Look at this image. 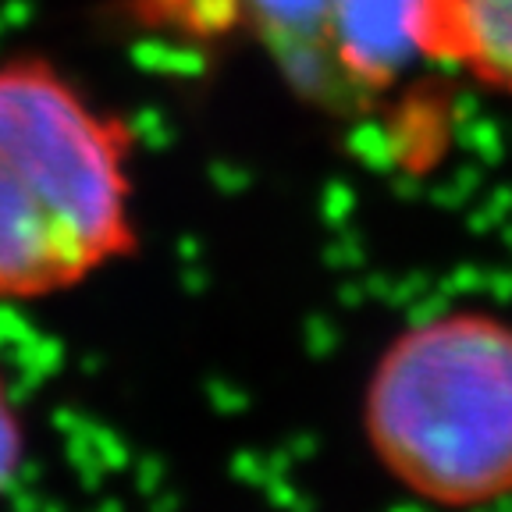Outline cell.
I'll return each mask as SVG.
<instances>
[{"mask_svg":"<svg viewBox=\"0 0 512 512\" xmlns=\"http://www.w3.org/2000/svg\"><path fill=\"white\" fill-rule=\"evenodd\" d=\"M424 57L512 107V0H424Z\"/></svg>","mask_w":512,"mask_h":512,"instance_id":"cell-4","label":"cell"},{"mask_svg":"<svg viewBox=\"0 0 512 512\" xmlns=\"http://www.w3.org/2000/svg\"><path fill=\"white\" fill-rule=\"evenodd\" d=\"M370 456L434 509L512 498V317L445 306L395 331L367 377Z\"/></svg>","mask_w":512,"mask_h":512,"instance_id":"cell-2","label":"cell"},{"mask_svg":"<svg viewBox=\"0 0 512 512\" xmlns=\"http://www.w3.org/2000/svg\"><path fill=\"white\" fill-rule=\"evenodd\" d=\"M214 29L253 43L278 82L335 125H395V157L431 104L416 93L445 79L424 57V0H214Z\"/></svg>","mask_w":512,"mask_h":512,"instance_id":"cell-3","label":"cell"},{"mask_svg":"<svg viewBox=\"0 0 512 512\" xmlns=\"http://www.w3.org/2000/svg\"><path fill=\"white\" fill-rule=\"evenodd\" d=\"M139 128L57 57H0V299L72 292L139 249Z\"/></svg>","mask_w":512,"mask_h":512,"instance_id":"cell-1","label":"cell"},{"mask_svg":"<svg viewBox=\"0 0 512 512\" xmlns=\"http://www.w3.org/2000/svg\"><path fill=\"white\" fill-rule=\"evenodd\" d=\"M25 456V434H22V420H18L15 406H11L8 384L0 377V491L8 488V480L18 473Z\"/></svg>","mask_w":512,"mask_h":512,"instance_id":"cell-5","label":"cell"}]
</instances>
